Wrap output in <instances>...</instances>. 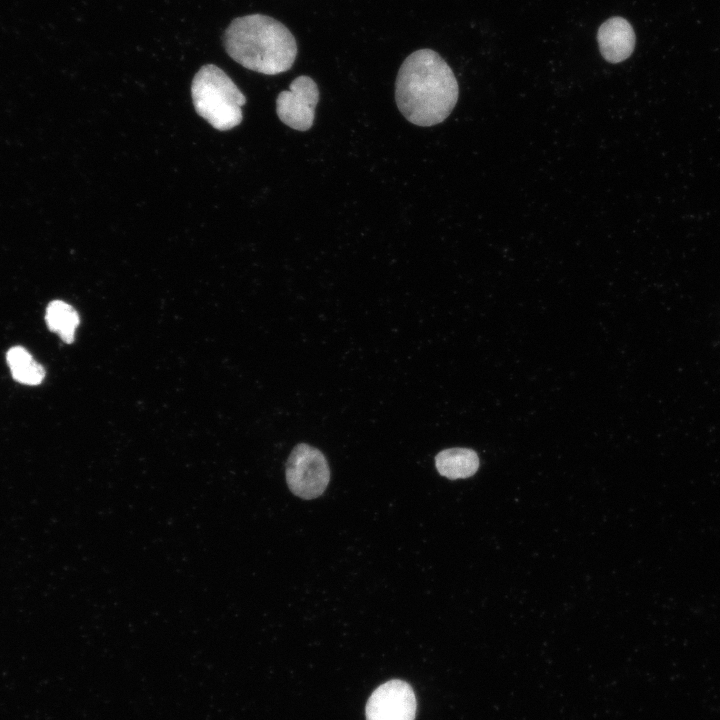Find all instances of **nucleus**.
I'll list each match as a JSON object with an SVG mask.
<instances>
[{
  "label": "nucleus",
  "instance_id": "1",
  "mask_svg": "<svg viewBox=\"0 0 720 720\" xmlns=\"http://www.w3.org/2000/svg\"><path fill=\"white\" fill-rule=\"evenodd\" d=\"M459 95L456 77L445 60L431 49L410 54L399 68L395 100L412 124L429 127L443 122Z\"/></svg>",
  "mask_w": 720,
  "mask_h": 720
},
{
  "label": "nucleus",
  "instance_id": "2",
  "mask_svg": "<svg viewBox=\"0 0 720 720\" xmlns=\"http://www.w3.org/2000/svg\"><path fill=\"white\" fill-rule=\"evenodd\" d=\"M224 45L234 61L266 75L289 70L297 55L296 40L288 28L262 14L234 19L224 33Z\"/></svg>",
  "mask_w": 720,
  "mask_h": 720
},
{
  "label": "nucleus",
  "instance_id": "3",
  "mask_svg": "<svg viewBox=\"0 0 720 720\" xmlns=\"http://www.w3.org/2000/svg\"><path fill=\"white\" fill-rule=\"evenodd\" d=\"M191 95L197 114L215 129L227 131L241 123L246 98L219 67L202 66L192 80Z\"/></svg>",
  "mask_w": 720,
  "mask_h": 720
},
{
  "label": "nucleus",
  "instance_id": "4",
  "mask_svg": "<svg viewBox=\"0 0 720 720\" xmlns=\"http://www.w3.org/2000/svg\"><path fill=\"white\" fill-rule=\"evenodd\" d=\"M329 479L328 463L320 450L305 443L293 448L286 463V482L294 495L306 500L317 498Z\"/></svg>",
  "mask_w": 720,
  "mask_h": 720
},
{
  "label": "nucleus",
  "instance_id": "5",
  "mask_svg": "<svg viewBox=\"0 0 720 720\" xmlns=\"http://www.w3.org/2000/svg\"><path fill=\"white\" fill-rule=\"evenodd\" d=\"M319 90L315 81L305 75L295 78L289 90L279 93L276 112L285 125L297 131L309 130L314 121Z\"/></svg>",
  "mask_w": 720,
  "mask_h": 720
},
{
  "label": "nucleus",
  "instance_id": "6",
  "mask_svg": "<svg viewBox=\"0 0 720 720\" xmlns=\"http://www.w3.org/2000/svg\"><path fill=\"white\" fill-rule=\"evenodd\" d=\"M416 697L411 686L393 679L377 687L366 704L367 720H414Z\"/></svg>",
  "mask_w": 720,
  "mask_h": 720
},
{
  "label": "nucleus",
  "instance_id": "7",
  "mask_svg": "<svg viewBox=\"0 0 720 720\" xmlns=\"http://www.w3.org/2000/svg\"><path fill=\"white\" fill-rule=\"evenodd\" d=\"M597 41L603 58L610 63H619L632 54L636 37L626 19L612 17L599 27Z\"/></svg>",
  "mask_w": 720,
  "mask_h": 720
},
{
  "label": "nucleus",
  "instance_id": "8",
  "mask_svg": "<svg viewBox=\"0 0 720 720\" xmlns=\"http://www.w3.org/2000/svg\"><path fill=\"white\" fill-rule=\"evenodd\" d=\"M435 465L440 475L449 479L472 476L479 467L477 454L467 448H450L439 452Z\"/></svg>",
  "mask_w": 720,
  "mask_h": 720
},
{
  "label": "nucleus",
  "instance_id": "9",
  "mask_svg": "<svg viewBox=\"0 0 720 720\" xmlns=\"http://www.w3.org/2000/svg\"><path fill=\"white\" fill-rule=\"evenodd\" d=\"M6 360L15 381L25 385H38L43 381L45 369L24 347H11L6 353Z\"/></svg>",
  "mask_w": 720,
  "mask_h": 720
},
{
  "label": "nucleus",
  "instance_id": "10",
  "mask_svg": "<svg viewBox=\"0 0 720 720\" xmlns=\"http://www.w3.org/2000/svg\"><path fill=\"white\" fill-rule=\"evenodd\" d=\"M45 321L48 329L57 333L65 343L74 341L80 318L71 305L61 300L51 301L46 308Z\"/></svg>",
  "mask_w": 720,
  "mask_h": 720
}]
</instances>
